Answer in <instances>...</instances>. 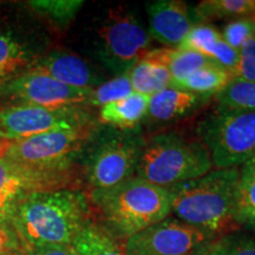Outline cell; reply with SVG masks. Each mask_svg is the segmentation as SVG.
Here are the masks:
<instances>
[{
    "mask_svg": "<svg viewBox=\"0 0 255 255\" xmlns=\"http://www.w3.org/2000/svg\"><path fill=\"white\" fill-rule=\"evenodd\" d=\"M149 96L132 92L122 100L100 108V122L120 130H136L146 117Z\"/></svg>",
    "mask_w": 255,
    "mask_h": 255,
    "instance_id": "17",
    "label": "cell"
},
{
    "mask_svg": "<svg viewBox=\"0 0 255 255\" xmlns=\"http://www.w3.org/2000/svg\"><path fill=\"white\" fill-rule=\"evenodd\" d=\"M30 70L45 73L63 84L84 90H94L103 83V76L90 64L66 51H52L37 59Z\"/></svg>",
    "mask_w": 255,
    "mask_h": 255,
    "instance_id": "14",
    "label": "cell"
},
{
    "mask_svg": "<svg viewBox=\"0 0 255 255\" xmlns=\"http://www.w3.org/2000/svg\"><path fill=\"white\" fill-rule=\"evenodd\" d=\"M21 255H25V254H21Z\"/></svg>",
    "mask_w": 255,
    "mask_h": 255,
    "instance_id": "36",
    "label": "cell"
},
{
    "mask_svg": "<svg viewBox=\"0 0 255 255\" xmlns=\"http://www.w3.org/2000/svg\"><path fill=\"white\" fill-rule=\"evenodd\" d=\"M251 20H252V23H253V28H254V37H255V9H254V12L253 13H252V15H251Z\"/></svg>",
    "mask_w": 255,
    "mask_h": 255,
    "instance_id": "35",
    "label": "cell"
},
{
    "mask_svg": "<svg viewBox=\"0 0 255 255\" xmlns=\"http://www.w3.org/2000/svg\"><path fill=\"white\" fill-rule=\"evenodd\" d=\"M25 255H78L71 246H44L32 248Z\"/></svg>",
    "mask_w": 255,
    "mask_h": 255,
    "instance_id": "32",
    "label": "cell"
},
{
    "mask_svg": "<svg viewBox=\"0 0 255 255\" xmlns=\"http://www.w3.org/2000/svg\"><path fill=\"white\" fill-rule=\"evenodd\" d=\"M197 135L215 169L241 168L255 152V111L218 107L200 121Z\"/></svg>",
    "mask_w": 255,
    "mask_h": 255,
    "instance_id": "5",
    "label": "cell"
},
{
    "mask_svg": "<svg viewBox=\"0 0 255 255\" xmlns=\"http://www.w3.org/2000/svg\"><path fill=\"white\" fill-rule=\"evenodd\" d=\"M72 168L37 169L0 156V225L11 223L18 202L37 190L73 189Z\"/></svg>",
    "mask_w": 255,
    "mask_h": 255,
    "instance_id": "11",
    "label": "cell"
},
{
    "mask_svg": "<svg viewBox=\"0 0 255 255\" xmlns=\"http://www.w3.org/2000/svg\"><path fill=\"white\" fill-rule=\"evenodd\" d=\"M25 253L26 250L11 223L0 225V255H21Z\"/></svg>",
    "mask_w": 255,
    "mask_h": 255,
    "instance_id": "31",
    "label": "cell"
},
{
    "mask_svg": "<svg viewBox=\"0 0 255 255\" xmlns=\"http://www.w3.org/2000/svg\"><path fill=\"white\" fill-rule=\"evenodd\" d=\"M133 92L129 76L122 75L114 77L108 82H103L97 88L92 90L89 97L87 107L102 108L104 105L113 103L126 98Z\"/></svg>",
    "mask_w": 255,
    "mask_h": 255,
    "instance_id": "26",
    "label": "cell"
},
{
    "mask_svg": "<svg viewBox=\"0 0 255 255\" xmlns=\"http://www.w3.org/2000/svg\"><path fill=\"white\" fill-rule=\"evenodd\" d=\"M91 92L92 90L69 87L33 70L0 83V94L18 101V104L45 108L87 105Z\"/></svg>",
    "mask_w": 255,
    "mask_h": 255,
    "instance_id": "12",
    "label": "cell"
},
{
    "mask_svg": "<svg viewBox=\"0 0 255 255\" xmlns=\"http://www.w3.org/2000/svg\"><path fill=\"white\" fill-rule=\"evenodd\" d=\"M214 169L208 149L200 139L164 132L145 138L135 176L169 188Z\"/></svg>",
    "mask_w": 255,
    "mask_h": 255,
    "instance_id": "4",
    "label": "cell"
},
{
    "mask_svg": "<svg viewBox=\"0 0 255 255\" xmlns=\"http://www.w3.org/2000/svg\"><path fill=\"white\" fill-rule=\"evenodd\" d=\"M150 37L168 49H176L194 26L191 9L180 0H155L145 5Z\"/></svg>",
    "mask_w": 255,
    "mask_h": 255,
    "instance_id": "13",
    "label": "cell"
},
{
    "mask_svg": "<svg viewBox=\"0 0 255 255\" xmlns=\"http://www.w3.org/2000/svg\"><path fill=\"white\" fill-rule=\"evenodd\" d=\"M240 168L213 169L167 188L171 214L178 221L219 238L234 225L233 207Z\"/></svg>",
    "mask_w": 255,
    "mask_h": 255,
    "instance_id": "2",
    "label": "cell"
},
{
    "mask_svg": "<svg viewBox=\"0 0 255 255\" xmlns=\"http://www.w3.org/2000/svg\"><path fill=\"white\" fill-rule=\"evenodd\" d=\"M233 221L239 227L255 231V173L241 168L233 207Z\"/></svg>",
    "mask_w": 255,
    "mask_h": 255,
    "instance_id": "23",
    "label": "cell"
},
{
    "mask_svg": "<svg viewBox=\"0 0 255 255\" xmlns=\"http://www.w3.org/2000/svg\"><path fill=\"white\" fill-rule=\"evenodd\" d=\"M216 237L170 218L124 241V255H206Z\"/></svg>",
    "mask_w": 255,
    "mask_h": 255,
    "instance_id": "10",
    "label": "cell"
},
{
    "mask_svg": "<svg viewBox=\"0 0 255 255\" xmlns=\"http://www.w3.org/2000/svg\"><path fill=\"white\" fill-rule=\"evenodd\" d=\"M242 170H247V171H253L255 173V152L252 155V157L248 159V161L241 167Z\"/></svg>",
    "mask_w": 255,
    "mask_h": 255,
    "instance_id": "33",
    "label": "cell"
},
{
    "mask_svg": "<svg viewBox=\"0 0 255 255\" xmlns=\"http://www.w3.org/2000/svg\"><path fill=\"white\" fill-rule=\"evenodd\" d=\"M223 40L228 44L232 49L235 51H240L245 43L254 36L253 23L251 18H240L234 19L223 27L221 32Z\"/></svg>",
    "mask_w": 255,
    "mask_h": 255,
    "instance_id": "29",
    "label": "cell"
},
{
    "mask_svg": "<svg viewBox=\"0 0 255 255\" xmlns=\"http://www.w3.org/2000/svg\"><path fill=\"white\" fill-rule=\"evenodd\" d=\"M219 107L255 111V83L233 77L228 84L215 95Z\"/></svg>",
    "mask_w": 255,
    "mask_h": 255,
    "instance_id": "25",
    "label": "cell"
},
{
    "mask_svg": "<svg viewBox=\"0 0 255 255\" xmlns=\"http://www.w3.org/2000/svg\"><path fill=\"white\" fill-rule=\"evenodd\" d=\"M103 227L115 239L126 241L171 214L167 188L132 176L108 189L91 190Z\"/></svg>",
    "mask_w": 255,
    "mask_h": 255,
    "instance_id": "3",
    "label": "cell"
},
{
    "mask_svg": "<svg viewBox=\"0 0 255 255\" xmlns=\"http://www.w3.org/2000/svg\"><path fill=\"white\" fill-rule=\"evenodd\" d=\"M71 247L78 255H124L116 239L92 221L82 229Z\"/></svg>",
    "mask_w": 255,
    "mask_h": 255,
    "instance_id": "22",
    "label": "cell"
},
{
    "mask_svg": "<svg viewBox=\"0 0 255 255\" xmlns=\"http://www.w3.org/2000/svg\"><path fill=\"white\" fill-rule=\"evenodd\" d=\"M8 144H9V142L1 141V139H0V156H2V154H4L6 149H7Z\"/></svg>",
    "mask_w": 255,
    "mask_h": 255,
    "instance_id": "34",
    "label": "cell"
},
{
    "mask_svg": "<svg viewBox=\"0 0 255 255\" xmlns=\"http://www.w3.org/2000/svg\"><path fill=\"white\" fill-rule=\"evenodd\" d=\"M92 145L84 173L92 190L108 189L135 176L145 138L138 130L109 127Z\"/></svg>",
    "mask_w": 255,
    "mask_h": 255,
    "instance_id": "6",
    "label": "cell"
},
{
    "mask_svg": "<svg viewBox=\"0 0 255 255\" xmlns=\"http://www.w3.org/2000/svg\"><path fill=\"white\" fill-rule=\"evenodd\" d=\"M95 131L96 123L39 133L9 142L2 156L25 167L72 168V157L82 150Z\"/></svg>",
    "mask_w": 255,
    "mask_h": 255,
    "instance_id": "8",
    "label": "cell"
},
{
    "mask_svg": "<svg viewBox=\"0 0 255 255\" xmlns=\"http://www.w3.org/2000/svg\"><path fill=\"white\" fill-rule=\"evenodd\" d=\"M206 255H255V235L226 233L215 239Z\"/></svg>",
    "mask_w": 255,
    "mask_h": 255,
    "instance_id": "27",
    "label": "cell"
},
{
    "mask_svg": "<svg viewBox=\"0 0 255 255\" xmlns=\"http://www.w3.org/2000/svg\"><path fill=\"white\" fill-rule=\"evenodd\" d=\"M232 78L233 76L228 71L212 63L191 72L187 77L174 84V87L209 98L210 96L219 94Z\"/></svg>",
    "mask_w": 255,
    "mask_h": 255,
    "instance_id": "20",
    "label": "cell"
},
{
    "mask_svg": "<svg viewBox=\"0 0 255 255\" xmlns=\"http://www.w3.org/2000/svg\"><path fill=\"white\" fill-rule=\"evenodd\" d=\"M95 124L87 105L45 108L15 104L0 109V139H18L53 131Z\"/></svg>",
    "mask_w": 255,
    "mask_h": 255,
    "instance_id": "9",
    "label": "cell"
},
{
    "mask_svg": "<svg viewBox=\"0 0 255 255\" xmlns=\"http://www.w3.org/2000/svg\"><path fill=\"white\" fill-rule=\"evenodd\" d=\"M91 222L87 197L76 189L31 191L18 202L11 225L25 250L71 246Z\"/></svg>",
    "mask_w": 255,
    "mask_h": 255,
    "instance_id": "1",
    "label": "cell"
},
{
    "mask_svg": "<svg viewBox=\"0 0 255 255\" xmlns=\"http://www.w3.org/2000/svg\"><path fill=\"white\" fill-rule=\"evenodd\" d=\"M143 59L164 65L170 72L174 84L187 77L191 72L213 63L207 57L195 51L181 50L177 47L176 49L161 47V49L150 50Z\"/></svg>",
    "mask_w": 255,
    "mask_h": 255,
    "instance_id": "18",
    "label": "cell"
},
{
    "mask_svg": "<svg viewBox=\"0 0 255 255\" xmlns=\"http://www.w3.org/2000/svg\"><path fill=\"white\" fill-rule=\"evenodd\" d=\"M177 49L201 53L234 77L239 63V52L223 40L221 32L212 25L201 23L194 25Z\"/></svg>",
    "mask_w": 255,
    "mask_h": 255,
    "instance_id": "15",
    "label": "cell"
},
{
    "mask_svg": "<svg viewBox=\"0 0 255 255\" xmlns=\"http://www.w3.org/2000/svg\"><path fill=\"white\" fill-rule=\"evenodd\" d=\"M235 78L255 83V37L250 38L239 51V63Z\"/></svg>",
    "mask_w": 255,
    "mask_h": 255,
    "instance_id": "30",
    "label": "cell"
},
{
    "mask_svg": "<svg viewBox=\"0 0 255 255\" xmlns=\"http://www.w3.org/2000/svg\"><path fill=\"white\" fill-rule=\"evenodd\" d=\"M133 92L149 96L173 87L174 82L169 70L164 65L142 59L128 72Z\"/></svg>",
    "mask_w": 255,
    "mask_h": 255,
    "instance_id": "21",
    "label": "cell"
},
{
    "mask_svg": "<svg viewBox=\"0 0 255 255\" xmlns=\"http://www.w3.org/2000/svg\"><path fill=\"white\" fill-rule=\"evenodd\" d=\"M255 0H205L193 9L194 17L200 19H240L251 17Z\"/></svg>",
    "mask_w": 255,
    "mask_h": 255,
    "instance_id": "24",
    "label": "cell"
},
{
    "mask_svg": "<svg viewBox=\"0 0 255 255\" xmlns=\"http://www.w3.org/2000/svg\"><path fill=\"white\" fill-rule=\"evenodd\" d=\"M208 98L169 87L149 97L146 117L154 122H170L186 116Z\"/></svg>",
    "mask_w": 255,
    "mask_h": 255,
    "instance_id": "16",
    "label": "cell"
},
{
    "mask_svg": "<svg viewBox=\"0 0 255 255\" xmlns=\"http://www.w3.org/2000/svg\"><path fill=\"white\" fill-rule=\"evenodd\" d=\"M83 4L84 1L81 0H45L31 1L30 6L59 26H66L76 17Z\"/></svg>",
    "mask_w": 255,
    "mask_h": 255,
    "instance_id": "28",
    "label": "cell"
},
{
    "mask_svg": "<svg viewBox=\"0 0 255 255\" xmlns=\"http://www.w3.org/2000/svg\"><path fill=\"white\" fill-rule=\"evenodd\" d=\"M37 57L26 44L0 31V83L30 70Z\"/></svg>",
    "mask_w": 255,
    "mask_h": 255,
    "instance_id": "19",
    "label": "cell"
},
{
    "mask_svg": "<svg viewBox=\"0 0 255 255\" xmlns=\"http://www.w3.org/2000/svg\"><path fill=\"white\" fill-rule=\"evenodd\" d=\"M150 41L133 12L126 7L110 9L97 31V56L115 77L127 75L150 51Z\"/></svg>",
    "mask_w": 255,
    "mask_h": 255,
    "instance_id": "7",
    "label": "cell"
}]
</instances>
